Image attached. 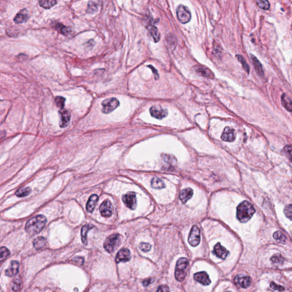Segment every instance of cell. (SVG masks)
Listing matches in <instances>:
<instances>
[{
    "mask_svg": "<svg viewBox=\"0 0 292 292\" xmlns=\"http://www.w3.org/2000/svg\"><path fill=\"white\" fill-rule=\"evenodd\" d=\"M46 218L43 215H38L30 219L25 226L26 232L31 236L38 234L45 227Z\"/></svg>",
    "mask_w": 292,
    "mask_h": 292,
    "instance_id": "6da1fadb",
    "label": "cell"
},
{
    "mask_svg": "<svg viewBox=\"0 0 292 292\" xmlns=\"http://www.w3.org/2000/svg\"><path fill=\"white\" fill-rule=\"evenodd\" d=\"M256 210L253 205L248 201L239 204L237 208V218L241 223H247L253 216Z\"/></svg>",
    "mask_w": 292,
    "mask_h": 292,
    "instance_id": "7a4b0ae2",
    "label": "cell"
},
{
    "mask_svg": "<svg viewBox=\"0 0 292 292\" xmlns=\"http://www.w3.org/2000/svg\"><path fill=\"white\" fill-rule=\"evenodd\" d=\"M188 265L189 262L186 258L183 257L178 260L175 273V278L178 281H182L184 280L186 276Z\"/></svg>",
    "mask_w": 292,
    "mask_h": 292,
    "instance_id": "3957f363",
    "label": "cell"
},
{
    "mask_svg": "<svg viewBox=\"0 0 292 292\" xmlns=\"http://www.w3.org/2000/svg\"><path fill=\"white\" fill-rule=\"evenodd\" d=\"M121 243V236L118 233L112 234L108 236L104 241V248L108 253L115 251Z\"/></svg>",
    "mask_w": 292,
    "mask_h": 292,
    "instance_id": "277c9868",
    "label": "cell"
},
{
    "mask_svg": "<svg viewBox=\"0 0 292 292\" xmlns=\"http://www.w3.org/2000/svg\"><path fill=\"white\" fill-rule=\"evenodd\" d=\"M119 101L115 98H109L104 99L101 103V111L103 113L107 114L114 111L119 106Z\"/></svg>",
    "mask_w": 292,
    "mask_h": 292,
    "instance_id": "5b68a950",
    "label": "cell"
},
{
    "mask_svg": "<svg viewBox=\"0 0 292 292\" xmlns=\"http://www.w3.org/2000/svg\"><path fill=\"white\" fill-rule=\"evenodd\" d=\"M177 17L179 21L183 24L189 22L191 19V13L189 9L183 5H179L176 9Z\"/></svg>",
    "mask_w": 292,
    "mask_h": 292,
    "instance_id": "8992f818",
    "label": "cell"
},
{
    "mask_svg": "<svg viewBox=\"0 0 292 292\" xmlns=\"http://www.w3.org/2000/svg\"><path fill=\"white\" fill-rule=\"evenodd\" d=\"M200 241V230L197 226H194L190 233L188 242L191 245L196 247Z\"/></svg>",
    "mask_w": 292,
    "mask_h": 292,
    "instance_id": "52a82bcc",
    "label": "cell"
},
{
    "mask_svg": "<svg viewBox=\"0 0 292 292\" xmlns=\"http://www.w3.org/2000/svg\"><path fill=\"white\" fill-rule=\"evenodd\" d=\"M124 204L132 210H134L137 205L136 197L135 193L133 192H130L123 196L122 197Z\"/></svg>",
    "mask_w": 292,
    "mask_h": 292,
    "instance_id": "ba28073f",
    "label": "cell"
},
{
    "mask_svg": "<svg viewBox=\"0 0 292 292\" xmlns=\"http://www.w3.org/2000/svg\"><path fill=\"white\" fill-rule=\"evenodd\" d=\"M99 209L102 216L104 217H109L112 214L113 207L111 201L108 200H106L102 203Z\"/></svg>",
    "mask_w": 292,
    "mask_h": 292,
    "instance_id": "9c48e42d",
    "label": "cell"
},
{
    "mask_svg": "<svg viewBox=\"0 0 292 292\" xmlns=\"http://www.w3.org/2000/svg\"><path fill=\"white\" fill-rule=\"evenodd\" d=\"M150 112L152 117L158 119H162L168 115L167 110L158 106H152L150 109Z\"/></svg>",
    "mask_w": 292,
    "mask_h": 292,
    "instance_id": "30bf717a",
    "label": "cell"
},
{
    "mask_svg": "<svg viewBox=\"0 0 292 292\" xmlns=\"http://www.w3.org/2000/svg\"><path fill=\"white\" fill-rule=\"evenodd\" d=\"M59 114L60 116V126L61 128H65L70 123L71 119L70 113L68 110L62 108L59 111Z\"/></svg>",
    "mask_w": 292,
    "mask_h": 292,
    "instance_id": "8fae6325",
    "label": "cell"
},
{
    "mask_svg": "<svg viewBox=\"0 0 292 292\" xmlns=\"http://www.w3.org/2000/svg\"><path fill=\"white\" fill-rule=\"evenodd\" d=\"M236 132L233 128L230 127H226L223 131L221 138L223 141L232 142L236 139Z\"/></svg>",
    "mask_w": 292,
    "mask_h": 292,
    "instance_id": "7c38bea8",
    "label": "cell"
},
{
    "mask_svg": "<svg viewBox=\"0 0 292 292\" xmlns=\"http://www.w3.org/2000/svg\"><path fill=\"white\" fill-rule=\"evenodd\" d=\"M234 283L238 287L243 288H247L250 286L251 280L248 276L239 275L235 277Z\"/></svg>",
    "mask_w": 292,
    "mask_h": 292,
    "instance_id": "4fadbf2b",
    "label": "cell"
},
{
    "mask_svg": "<svg viewBox=\"0 0 292 292\" xmlns=\"http://www.w3.org/2000/svg\"><path fill=\"white\" fill-rule=\"evenodd\" d=\"M194 278L196 281L204 285H208L211 284V280L209 276L205 272H200L195 273L194 276Z\"/></svg>",
    "mask_w": 292,
    "mask_h": 292,
    "instance_id": "5bb4252c",
    "label": "cell"
},
{
    "mask_svg": "<svg viewBox=\"0 0 292 292\" xmlns=\"http://www.w3.org/2000/svg\"><path fill=\"white\" fill-rule=\"evenodd\" d=\"M131 259L130 251L127 248L121 249L117 255L115 261L117 263L121 262H127Z\"/></svg>",
    "mask_w": 292,
    "mask_h": 292,
    "instance_id": "9a60e30c",
    "label": "cell"
},
{
    "mask_svg": "<svg viewBox=\"0 0 292 292\" xmlns=\"http://www.w3.org/2000/svg\"><path fill=\"white\" fill-rule=\"evenodd\" d=\"M213 252L218 257L223 260H224L227 257L228 255L229 254L228 251L224 247H223L219 243L215 245Z\"/></svg>",
    "mask_w": 292,
    "mask_h": 292,
    "instance_id": "2e32d148",
    "label": "cell"
},
{
    "mask_svg": "<svg viewBox=\"0 0 292 292\" xmlns=\"http://www.w3.org/2000/svg\"><path fill=\"white\" fill-rule=\"evenodd\" d=\"M195 71L199 75L208 78H213V72L207 67L203 66H196L194 67Z\"/></svg>",
    "mask_w": 292,
    "mask_h": 292,
    "instance_id": "e0dca14e",
    "label": "cell"
},
{
    "mask_svg": "<svg viewBox=\"0 0 292 292\" xmlns=\"http://www.w3.org/2000/svg\"><path fill=\"white\" fill-rule=\"evenodd\" d=\"M19 272V263L16 261H12L10 266L6 270L5 274L8 277H13Z\"/></svg>",
    "mask_w": 292,
    "mask_h": 292,
    "instance_id": "ac0fdd59",
    "label": "cell"
},
{
    "mask_svg": "<svg viewBox=\"0 0 292 292\" xmlns=\"http://www.w3.org/2000/svg\"><path fill=\"white\" fill-rule=\"evenodd\" d=\"M98 199V196L95 194L91 195L90 197L86 204V209L88 212L91 213L94 211L96 206L97 204Z\"/></svg>",
    "mask_w": 292,
    "mask_h": 292,
    "instance_id": "d6986e66",
    "label": "cell"
},
{
    "mask_svg": "<svg viewBox=\"0 0 292 292\" xmlns=\"http://www.w3.org/2000/svg\"><path fill=\"white\" fill-rule=\"evenodd\" d=\"M28 18V11L26 9L20 10L14 18V21L17 24H21L27 21Z\"/></svg>",
    "mask_w": 292,
    "mask_h": 292,
    "instance_id": "ffe728a7",
    "label": "cell"
},
{
    "mask_svg": "<svg viewBox=\"0 0 292 292\" xmlns=\"http://www.w3.org/2000/svg\"><path fill=\"white\" fill-rule=\"evenodd\" d=\"M251 58L252 61V64L254 66V67L257 72V73L260 75V77H263L264 76V72L263 70L262 66L260 63L259 60L253 55H251Z\"/></svg>",
    "mask_w": 292,
    "mask_h": 292,
    "instance_id": "44dd1931",
    "label": "cell"
},
{
    "mask_svg": "<svg viewBox=\"0 0 292 292\" xmlns=\"http://www.w3.org/2000/svg\"><path fill=\"white\" fill-rule=\"evenodd\" d=\"M193 194V190L190 188L183 190L180 193V199L183 203H186L192 197Z\"/></svg>",
    "mask_w": 292,
    "mask_h": 292,
    "instance_id": "7402d4cb",
    "label": "cell"
},
{
    "mask_svg": "<svg viewBox=\"0 0 292 292\" xmlns=\"http://www.w3.org/2000/svg\"><path fill=\"white\" fill-rule=\"evenodd\" d=\"M281 103L283 107L288 111L292 112V101L291 98L286 94H283L281 96Z\"/></svg>",
    "mask_w": 292,
    "mask_h": 292,
    "instance_id": "603a6c76",
    "label": "cell"
},
{
    "mask_svg": "<svg viewBox=\"0 0 292 292\" xmlns=\"http://www.w3.org/2000/svg\"><path fill=\"white\" fill-rule=\"evenodd\" d=\"M93 226L90 224H87L84 226L81 229V238L83 244L86 245L87 244V233L88 232L93 228Z\"/></svg>",
    "mask_w": 292,
    "mask_h": 292,
    "instance_id": "cb8c5ba5",
    "label": "cell"
},
{
    "mask_svg": "<svg viewBox=\"0 0 292 292\" xmlns=\"http://www.w3.org/2000/svg\"><path fill=\"white\" fill-rule=\"evenodd\" d=\"M147 30H148L150 34L151 35V36L154 38V40L155 42H158L159 41L160 38H161L160 34L159 33L158 29L154 25H149L147 26Z\"/></svg>",
    "mask_w": 292,
    "mask_h": 292,
    "instance_id": "d4e9b609",
    "label": "cell"
},
{
    "mask_svg": "<svg viewBox=\"0 0 292 292\" xmlns=\"http://www.w3.org/2000/svg\"><path fill=\"white\" fill-rule=\"evenodd\" d=\"M54 28L58 32L60 33L61 34L65 35H68L72 32L71 29L69 27L64 26V25H62L61 23L55 24Z\"/></svg>",
    "mask_w": 292,
    "mask_h": 292,
    "instance_id": "484cf974",
    "label": "cell"
},
{
    "mask_svg": "<svg viewBox=\"0 0 292 292\" xmlns=\"http://www.w3.org/2000/svg\"><path fill=\"white\" fill-rule=\"evenodd\" d=\"M46 244V240L43 237H38L33 241V246L35 249L43 248Z\"/></svg>",
    "mask_w": 292,
    "mask_h": 292,
    "instance_id": "4316f807",
    "label": "cell"
},
{
    "mask_svg": "<svg viewBox=\"0 0 292 292\" xmlns=\"http://www.w3.org/2000/svg\"><path fill=\"white\" fill-rule=\"evenodd\" d=\"M162 158L164 162L167 165H169L171 167L174 166L176 164V158L172 155L163 154L162 155Z\"/></svg>",
    "mask_w": 292,
    "mask_h": 292,
    "instance_id": "83f0119b",
    "label": "cell"
},
{
    "mask_svg": "<svg viewBox=\"0 0 292 292\" xmlns=\"http://www.w3.org/2000/svg\"><path fill=\"white\" fill-rule=\"evenodd\" d=\"M151 186L155 189H162L165 187V184L162 180L159 178L155 177L151 180Z\"/></svg>",
    "mask_w": 292,
    "mask_h": 292,
    "instance_id": "f1b7e54d",
    "label": "cell"
},
{
    "mask_svg": "<svg viewBox=\"0 0 292 292\" xmlns=\"http://www.w3.org/2000/svg\"><path fill=\"white\" fill-rule=\"evenodd\" d=\"M40 6L46 9L53 7L57 3V0H38Z\"/></svg>",
    "mask_w": 292,
    "mask_h": 292,
    "instance_id": "f546056e",
    "label": "cell"
},
{
    "mask_svg": "<svg viewBox=\"0 0 292 292\" xmlns=\"http://www.w3.org/2000/svg\"><path fill=\"white\" fill-rule=\"evenodd\" d=\"M21 286V279L20 278H16L12 282L10 288L12 291L18 292L20 290Z\"/></svg>",
    "mask_w": 292,
    "mask_h": 292,
    "instance_id": "4dcf8cb0",
    "label": "cell"
},
{
    "mask_svg": "<svg viewBox=\"0 0 292 292\" xmlns=\"http://www.w3.org/2000/svg\"><path fill=\"white\" fill-rule=\"evenodd\" d=\"M31 192V189L29 187H24V188H21L18 190L17 191L16 195L18 197H25L28 195H29Z\"/></svg>",
    "mask_w": 292,
    "mask_h": 292,
    "instance_id": "1f68e13d",
    "label": "cell"
},
{
    "mask_svg": "<svg viewBox=\"0 0 292 292\" xmlns=\"http://www.w3.org/2000/svg\"><path fill=\"white\" fill-rule=\"evenodd\" d=\"M166 42L167 45L171 49L174 48L176 45V40L172 34H169L166 37Z\"/></svg>",
    "mask_w": 292,
    "mask_h": 292,
    "instance_id": "d6a6232c",
    "label": "cell"
},
{
    "mask_svg": "<svg viewBox=\"0 0 292 292\" xmlns=\"http://www.w3.org/2000/svg\"><path fill=\"white\" fill-rule=\"evenodd\" d=\"M236 57H237V60H238V61L241 64V65L243 66V68H244V70L249 74V71H250V67H249V66L248 65V64L247 63V62L245 61L244 58L242 56H241V55H237Z\"/></svg>",
    "mask_w": 292,
    "mask_h": 292,
    "instance_id": "836d02e7",
    "label": "cell"
},
{
    "mask_svg": "<svg viewBox=\"0 0 292 292\" xmlns=\"http://www.w3.org/2000/svg\"><path fill=\"white\" fill-rule=\"evenodd\" d=\"M257 3L259 7L265 10L269 9L270 6L268 0H257Z\"/></svg>",
    "mask_w": 292,
    "mask_h": 292,
    "instance_id": "e575fe53",
    "label": "cell"
},
{
    "mask_svg": "<svg viewBox=\"0 0 292 292\" xmlns=\"http://www.w3.org/2000/svg\"><path fill=\"white\" fill-rule=\"evenodd\" d=\"M273 237L280 243H285L287 240L286 237L280 231H277L274 233Z\"/></svg>",
    "mask_w": 292,
    "mask_h": 292,
    "instance_id": "d590c367",
    "label": "cell"
},
{
    "mask_svg": "<svg viewBox=\"0 0 292 292\" xmlns=\"http://www.w3.org/2000/svg\"><path fill=\"white\" fill-rule=\"evenodd\" d=\"M65 100H66V99L65 98L61 97V96L56 97L55 98V103H56V106L58 108H60L61 109L64 108V107H65Z\"/></svg>",
    "mask_w": 292,
    "mask_h": 292,
    "instance_id": "8d00e7d4",
    "label": "cell"
},
{
    "mask_svg": "<svg viewBox=\"0 0 292 292\" xmlns=\"http://www.w3.org/2000/svg\"><path fill=\"white\" fill-rule=\"evenodd\" d=\"M10 255V251L5 247H2L1 248V261L5 260Z\"/></svg>",
    "mask_w": 292,
    "mask_h": 292,
    "instance_id": "74e56055",
    "label": "cell"
},
{
    "mask_svg": "<svg viewBox=\"0 0 292 292\" xmlns=\"http://www.w3.org/2000/svg\"><path fill=\"white\" fill-rule=\"evenodd\" d=\"M284 152L292 163V146L287 145L284 148Z\"/></svg>",
    "mask_w": 292,
    "mask_h": 292,
    "instance_id": "f35d334b",
    "label": "cell"
},
{
    "mask_svg": "<svg viewBox=\"0 0 292 292\" xmlns=\"http://www.w3.org/2000/svg\"><path fill=\"white\" fill-rule=\"evenodd\" d=\"M284 213L285 216L292 220V204L287 205L284 208Z\"/></svg>",
    "mask_w": 292,
    "mask_h": 292,
    "instance_id": "ab89813d",
    "label": "cell"
},
{
    "mask_svg": "<svg viewBox=\"0 0 292 292\" xmlns=\"http://www.w3.org/2000/svg\"><path fill=\"white\" fill-rule=\"evenodd\" d=\"M97 10V6L96 3H94L93 1H90L88 4V8H87V13H93L95 12H96Z\"/></svg>",
    "mask_w": 292,
    "mask_h": 292,
    "instance_id": "60d3db41",
    "label": "cell"
},
{
    "mask_svg": "<svg viewBox=\"0 0 292 292\" xmlns=\"http://www.w3.org/2000/svg\"><path fill=\"white\" fill-rule=\"evenodd\" d=\"M271 260L273 263L281 264L283 262L284 259L280 254H276L272 257Z\"/></svg>",
    "mask_w": 292,
    "mask_h": 292,
    "instance_id": "b9f144b4",
    "label": "cell"
},
{
    "mask_svg": "<svg viewBox=\"0 0 292 292\" xmlns=\"http://www.w3.org/2000/svg\"><path fill=\"white\" fill-rule=\"evenodd\" d=\"M139 248H140V249L142 251H143L144 252H147L150 251V249L151 248V245L148 243H141L140 244Z\"/></svg>",
    "mask_w": 292,
    "mask_h": 292,
    "instance_id": "7bdbcfd3",
    "label": "cell"
},
{
    "mask_svg": "<svg viewBox=\"0 0 292 292\" xmlns=\"http://www.w3.org/2000/svg\"><path fill=\"white\" fill-rule=\"evenodd\" d=\"M270 287L272 289L275 290V291H278L280 292H282V291H284V288L283 287L277 285L274 283H272L270 285Z\"/></svg>",
    "mask_w": 292,
    "mask_h": 292,
    "instance_id": "ee69618b",
    "label": "cell"
},
{
    "mask_svg": "<svg viewBox=\"0 0 292 292\" xmlns=\"http://www.w3.org/2000/svg\"><path fill=\"white\" fill-rule=\"evenodd\" d=\"M148 67H150L152 70V72H153V73L154 74L155 79H158L159 78V74H158V71L157 70V69L155 67H154L152 66H151V65H149V66H148Z\"/></svg>",
    "mask_w": 292,
    "mask_h": 292,
    "instance_id": "f6af8a7d",
    "label": "cell"
},
{
    "mask_svg": "<svg viewBox=\"0 0 292 292\" xmlns=\"http://www.w3.org/2000/svg\"><path fill=\"white\" fill-rule=\"evenodd\" d=\"M157 291H158V292H168V291H169V289L167 285H162L159 287Z\"/></svg>",
    "mask_w": 292,
    "mask_h": 292,
    "instance_id": "bcb514c9",
    "label": "cell"
},
{
    "mask_svg": "<svg viewBox=\"0 0 292 292\" xmlns=\"http://www.w3.org/2000/svg\"><path fill=\"white\" fill-rule=\"evenodd\" d=\"M154 281V280L152 279V278H148V279H147L146 280H144L143 282V284L144 287H147L150 284H151L152 282Z\"/></svg>",
    "mask_w": 292,
    "mask_h": 292,
    "instance_id": "7dc6e473",
    "label": "cell"
},
{
    "mask_svg": "<svg viewBox=\"0 0 292 292\" xmlns=\"http://www.w3.org/2000/svg\"><path fill=\"white\" fill-rule=\"evenodd\" d=\"M80 258H81V257H77V258H75V259H74V261H77L78 263H79V264H83V261H84V259H83V258H82H82L81 259V260H79V259H80Z\"/></svg>",
    "mask_w": 292,
    "mask_h": 292,
    "instance_id": "c3c4849f",
    "label": "cell"
}]
</instances>
